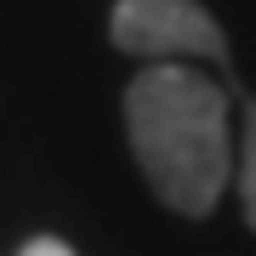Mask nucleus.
Listing matches in <instances>:
<instances>
[{
    "instance_id": "1",
    "label": "nucleus",
    "mask_w": 256,
    "mask_h": 256,
    "mask_svg": "<svg viewBox=\"0 0 256 256\" xmlns=\"http://www.w3.org/2000/svg\"><path fill=\"white\" fill-rule=\"evenodd\" d=\"M234 86L188 63H148L126 86V131L148 188L182 216H210L234 176Z\"/></svg>"
},
{
    "instance_id": "4",
    "label": "nucleus",
    "mask_w": 256,
    "mask_h": 256,
    "mask_svg": "<svg viewBox=\"0 0 256 256\" xmlns=\"http://www.w3.org/2000/svg\"><path fill=\"white\" fill-rule=\"evenodd\" d=\"M18 256H74V250L63 245V239H52V234H46V239H28V245H23Z\"/></svg>"
},
{
    "instance_id": "2",
    "label": "nucleus",
    "mask_w": 256,
    "mask_h": 256,
    "mask_svg": "<svg viewBox=\"0 0 256 256\" xmlns=\"http://www.w3.org/2000/svg\"><path fill=\"white\" fill-rule=\"evenodd\" d=\"M108 34L126 57H142V63L228 68V40L200 0H120L108 18Z\"/></svg>"
},
{
    "instance_id": "3",
    "label": "nucleus",
    "mask_w": 256,
    "mask_h": 256,
    "mask_svg": "<svg viewBox=\"0 0 256 256\" xmlns=\"http://www.w3.org/2000/svg\"><path fill=\"white\" fill-rule=\"evenodd\" d=\"M234 97H239V120H245V131L234 142V182H239V200H245V222L256 228V97L239 92V86H234Z\"/></svg>"
}]
</instances>
